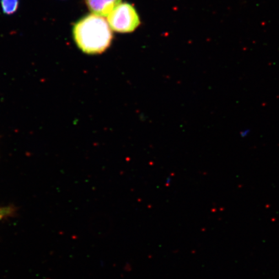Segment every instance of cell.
<instances>
[{"mask_svg":"<svg viewBox=\"0 0 279 279\" xmlns=\"http://www.w3.org/2000/svg\"><path fill=\"white\" fill-rule=\"evenodd\" d=\"M93 14L101 17L108 16L112 11L122 3V0H84Z\"/></svg>","mask_w":279,"mask_h":279,"instance_id":"cell-3","label":"cell"},{"mask_svg":"<svg viewBox=\"0 0 279 279\" xmlns=\"http://www.w3.org/2000/svg\"><path fill=\"white\" fill-rule=\"evenodd\" d=\"M107 22L111 29L118 32L134 31L140 23V18L134 7L129 3H120L107 16Z\"/></svg>","mask_w":279,"mask_h":279,"instance_id":"cell-2","label":"cell"},{"mask_svg":"<svg viewBox=\"0 0 279 279\" xmlns=\"http://www.w3.org/2000/svg\"><path fill=\"white\" fill-rule=\"evenodd\" d=\"M73 37L81 51L89 54L104 52L112 39L111 29L103 17L89 14L81 18L74 25Z\"/></svg>","mask_w":279,"mask_h":279,"instance_id":"cell-1","label":"cell"},{"mask_svg":"<svg viewBox=\"0 0 279 279\" xmlns=\"http://www.w3.org/2000/svg\"><path fill=\"white\" fill-rule=\"evenodd\" d=\"M3 12L6 15L13 14L18 9L20 0H1Z\"/></svg>","mask_w":279,"mask_h":279,"instance_id":"cell-4","label":"cell"},{"mask_svg":"<svg viewBox=\"0 0 279 279\" xmlns=\"http://www.w3.org/2000/svg\"><path fill=\"white\" fill-rule=\"evenodd\" d=\"M12 212V210L10 207H3V208H0V220L2 218L5 217L6 216L9 215V214Z\"/></svg>","mask_w":279,"mask_h":279,"instance_id":"cell-5","label":"cell"}]
</instances>
